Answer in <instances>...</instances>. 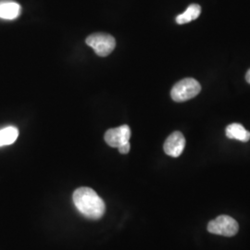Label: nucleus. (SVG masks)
<instances>
[{"label":"nucleus","mask_w":250,"mask_h":250,"mask_svg":"<svg viewBox=\"0 0 250 250\" xmlns=\"http://www.w3.org/2000/svg\"><path fill=\"white\" fill-rule=\"evenodd\" d=\"M73 203L82 214L89 219L99 220L106 210L103 199L89 188L76 189L72 196Z\"/></svg>","instance_id":"obj_1"},{"label":"nucleus","mask_w":250,"mask_h":250,"mask_svg":"<svg viewBox=\"0 0 250 250\" xmlns=\"http://www.w3.org/2000/svg\"><path fill=\"white\" fill-rule=\"evenodd\" d=\"M201 91L200 83L194 78H186L175 83L170 91V97L176 102L194 99Z\"/></svg>","instance_id":"obj_2"},{"label":"nucleus","mask_w":250,"mask_h":250,"mask_svg":"<svg viewBox=\"0 0 250 250\" xmlns=\"http://www.w3.org/2000/svg\"><path fill=\"white\" fill-rule=\"evenodd\" d=\"M207 229L213 234L231 237L238 232L239 225L232 217L228 215H221L215 220L210 221Z\"/></svg>","instance_id":"obj_3"},{"label":"nucleus","mask_w":250,"mask_h":250,"mask_svg":"<svg viewBox=\"0 0 250 250\" xmlns=\"http://www.w3.org/2000/svg\"><path fill=\"white\" fill-rule=\"evenodd\" d=\"M85 42L99 57H106L109 55L116 46L115 38L110 35L103 33L91 35L86 38Z\"/></svg>","instance_id":"obj_4"},{"label":"nucleus","mask_w":250,"mask_h":250,"mask_svg":"<svg viewBox=\"0 0 250 250\" xmlns=\"http://www.w3.org/2000/svg\"><path fill=\"white\" fill-rule=\"evenodd\" d=\"M131 137V129L128 125L107 130L105 134V141L111 147H119L124 144L129 143Z\"/></svg>","instance_id":"obj_5"},{"label":"nucleus","mask_w":250,"mask_h":250,"mask_svg":"<svg viewBox=\"0 0 250 250\" xmlns=\"http://www.w3.org/2000/svg\"><path fill=\"white\" fill-rule=\"evenodd\" d=\"M186 138L181 132H173L166 139L163 148L164 151L170 157L177 158L185 149Z\"/></svg>","instance_id":"obj_6"},{"label":"nucleus","mask_w":250,"mask_h":250,"mask_svg":"<svg viewBox=\"0 0 250 250\" xmlns=\"http://www.w3.org/2000/svg\"><path fill=\"white\" fill-rule=\"evenodd\" d=\"M21 8L18 3L13 1L0 2V18L4 20H14L21 14Z\"/></svg>","instance_id":"obj_7"},{"label":"nucleus","mask_w":250,"mask_h":250,"mask_svg":"<svg viewBox=\"0 0 250 250\" xmlns=\"http://www.w3.org/2000/svg\"><path fill=\"white\" fill-rule=\"evenodd\" d=\"M226 136L230 139L239 140L241 142L250 141V133L239 124H232L226 127Z\"/></svg>","instance_id":"obj_8"},{"label":"nucleus","mask_w":250,"mask_h":250,"mask_svg":"<svg viewBox=\"0 0 250 250\" xmlns=\"http://www.w3.org/2000/svg\"><path fill=\"white\" fill-rule=\"evenodd\" d=\"M201 13V7L197 4H191L187 10L176 17L178 24H186L199 17Z\"/></svg>","instance_id":"obj_9"},{"label":"nucleus","mask_w":250,"mask_h":250,"mask_svg":"<svg viewBox=\"0 0 250 250\" xmlns=\"http://www.w3.org/2000/svg\"><path fill=\"white\" fill-rule=\"evenodd\" d=\"M19 136V130L14 126H9L0 130V146L14 143Z\"/></svg>","instance_id":"obj_10"},{"label":"nucleus","mask_w":250,"mask_h":250,"mask_svg":"<svg viewBox=\"0 0 250 250\" xmlns=\"http://www.w3.org/2000/svg\"><path fill=\"white\" fill-rule=\"evenodd\" d=\"M118 149H119V152H120L121 154H127L128 152L130 151V149H131L130 142L122 145L121 146L118 147Z\"/></svg>","instance_id":"obj_11"},{"label":"nucleus","mask_w":250,"mask_h":250,"mask_svg":"<svg viewBox=\"0 0 250 250\" xmlns=\"http://www.w3.org/2000/svg\"><path fill=\"white\" fill-rule=\"evenodd\" d=\"M246 80H247L249 83H250V69L247 72V74H246Z\"/></svg>","instance_id":"obj_12"}]
</instances>
